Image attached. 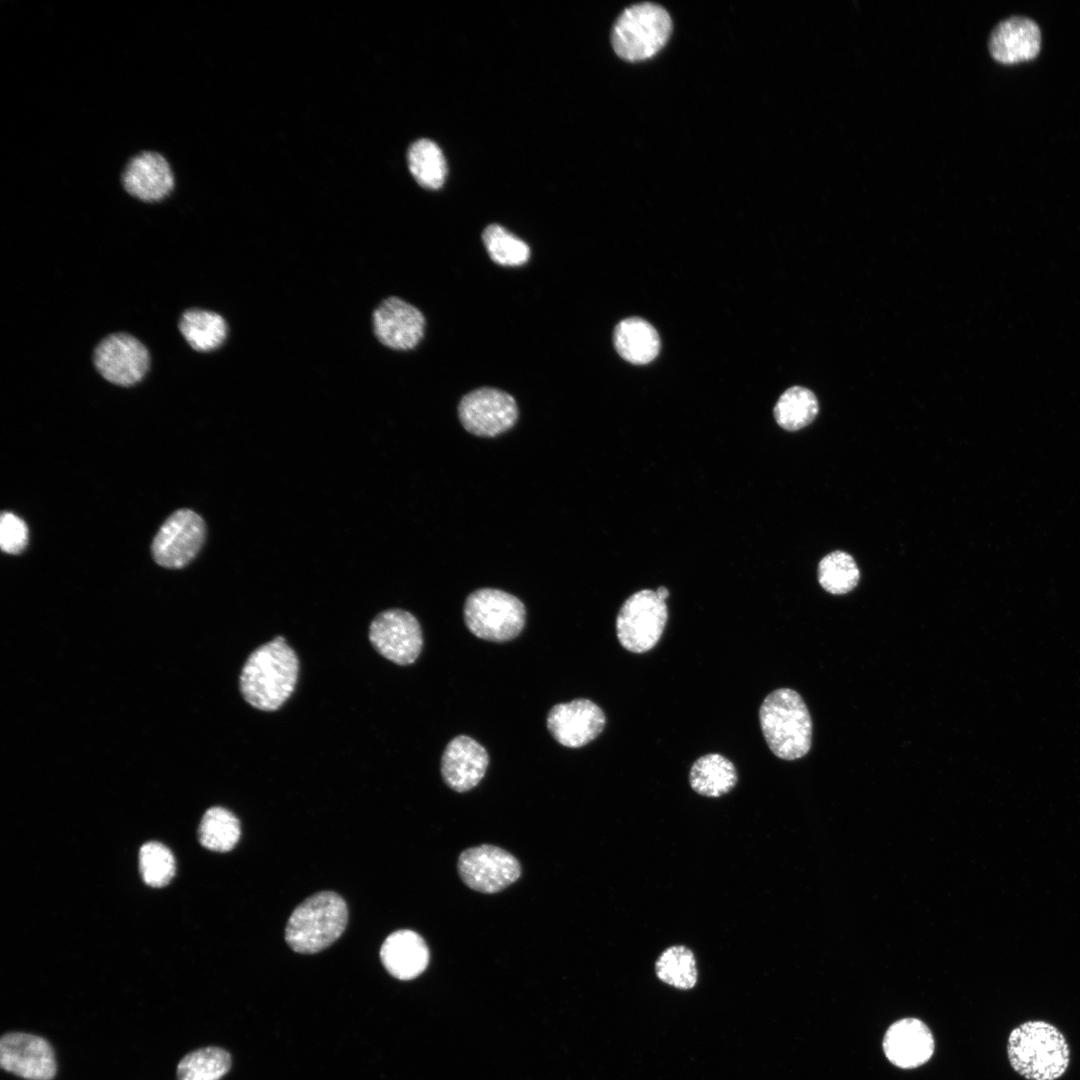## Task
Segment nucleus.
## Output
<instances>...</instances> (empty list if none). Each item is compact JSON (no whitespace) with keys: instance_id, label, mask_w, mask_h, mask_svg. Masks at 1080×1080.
Returning a JSON list of instances; mask_svg holds the SVG:
<instances>
[{"instance_id":"nucleus-8","label":"nucleus","mask_w":1080,"mask_h":1080,"mask_svg":"<svg viewBox=\"0 0 1080 1080\" xmlns=\"http://www.w3.org/2000/svg\"><path fill=\"white\" fill-rule=\"evenodd\" d=\"M120 184L131 199L145 205H158L172 197L177 178L169 159L155 150L132 155L120 174Z\"/></svg>"},{"instance_id":"nucleus-6","label":"nucleus","mask_w":1080,"mask_h":1080,"mask_svg":"<svg viewBox=\"0 0 1080 1080\" xmlns=\"http://www.w3.org/2000/svg\"><path fill=\"white\" fill-rule=\"evenodd\" d=\"M464 621L478 638L493 642L514 639L526 621L524 604L514 595L493 588L472 592L464 604Z\"/></svg>"},{"instance_id":"nucleus-22","label":"nucleus","mask_w":1080,"mask_h":1080,"mask_svg":"<svg viewBox=\"0 0 1080 1080\" xmlns=\"http://www.w3.org/2000/svg\"><path fill=\"white\" fill-rule=\"evenodd\" d=\"M178 327L189 346L198 352H211L220 348L227 339L229 330L221 314L201 308L186 310Z\"/></svg>"},{"instance_id":"nucleus-3","label":"nucleus","mask_w":1080,"mask_h":1080,"mask_svg":"<svg viewBox=\"0 0 1080 1080\" xmlns=\"http://www.w3.org/2000/svg\"><path fill=\"white\" fill-rule=\"evenodd\" d=\"M761 730L770 750L784 760L805 756L812 743V721L802 697L790 688L772 691L759 709Z\"/></svg>"},{"instance_id":"nucleus-29","label":"nucleus","mask_w":1080,"mask_h":1080,"mask_svg":"<svg viewBox=\"0 0 1080 1080\" xmlns=\"http://www.w3.org/2000/svg\"><path fill=\"white\" fill-rule=\"evenodd\" d=\"M860 572L853 557L844 551L827 554L818 565V581L829 593L839 595L853 590Z\"/></svg>"},{"instance_id":"nucleus-19","label":"nucleus","mask_w":1080,"mask_h":1080,"mask_svg":"<svg viewBox=\"0 0 1080 1080\" xmlns=\"http://www.w3.org/2000/svg\"><path fill=\"white\" fill-rule=\"evenodd\" d=\"M883 1051L895 1066L912 1069L931 1058L934 1039L930 1029L921 1020L904 1018L893 1023L886 1031Z\"/></svg>"},{"instance_id":"nucleus-15","label":"nucleus","mask_w":1080,"mask_h":1080,"mask_svg":"<svg viewBox=\"0 0 1080 1080\" xmlns=\"http://www.w3.org/2000/svg\"><path fill=\"white\" fill-rule=\"evenodd\" d=\"M0 1065L27 1080H52L57 1069L51 1045L39 1036L21 1032L1 1037Z\"/></svg>"},{"instance_id":"nucleus-24","label":"nucleus","mask_w":1080,"mask_h":1080,"mask_svg":"<svg viewBox=\"0 0 1080 1080\" xmlns=\"http://www.w3.org/2000/svg\"><path fill=\"white\" fill-rule=\"evenodd\" d=\"M408 166L418 184L439 189L445 182L447 164L439 146L429 139H419L408 149Z\"/></svg>"},{"instance_id":"nucleus-31","label":"nucleus","mask_w":1080,"mask_h":1080,"mask_svg":"<svg viewBox=\"0 0 1080 1080\" xmlns=\"http://www.w3.org/2000/svg\"><path fill=\"white\" fill-rule=\"evenodd\" d=\"M139 869L147 885L163 887L175 875V859L171 851L163 844L147 842L139 852Z\"/></svg>"},{"instance_id":"nucleus-9","label":"nucleus","mask_w":1080,"mask_h":1080,"mask_svg":"<svg viewBox=\"0 0 1080 1080\" xmlns=\"http://www.w3.org/2000/svg\"><path fill=\"white\" fill-rule=\"evenodd\" d=\"M206 537V525L190 509L172 513L156 533L151 550L155 562L165 568H182L200 551Z\"/></svg>"},{"instance_id":"nucleus-17","label":"nucleus","mask_w":1080,"mask_h":1080,"mask_svg":"<svg viewBox=\"0 0 1080 1080\" xmlns=\"http://www.w3.org/2000/svg\"><path fill=\"white\" fill-rule=\"evenodd\" d=\"M489 764L485 748L466 735L453 738L441 759L444 782L456 792L474 788L483 778Z\"/></svg>"},{"instance_id":"nucleus-12","label":"nucleus","mask_w":1080,"mask_h":1080,"mask_svg":"<svg viewBox=\"0 0 1080 1080\" xmlns=\"http://www.w3.org/2000/svg\"><path fill=\"white\" fill-rule=\"evenodd\" d=\"M369 640L380 655L399 665L412 664L423 646L418 620L401 609L378 614L370 624Z\"/></svg>"},{"instance_id":"nucleus-25","label":"nucleus","mask_w":1080,"mask_h":1080,"mask_svg":"<svg viewBox=\"0 0 1080 1080\" xmlns=\"http://www.w3.org/2000/svg\"><path fill=\"white\" fill-rule=\"evenodd\" d=\"M198 834L199 842L205 848L221 853L228 852L240 838V822L228 809L211 807L201 819Z\"/></svg>"},{"instance_id":"nucleus-18","label":"nucleus","mask_w":1080,"mask_h":1080,"mask_svg":"<svg viewBox=\"0 0 1080 1080\" xmlns=\"http://www.w3.org/2000/svg\"><path fill=\"white\" fill-rule=\"evenodd\" d=\"M1040 46V28L1026 16H1011L1000 21L988 41L991 56L1003 64L1031 60L1039 53Z\"/></svg>"},{"instance_id":"nucleus-14","label":"nucleus","mask_w":1080,"mask_h":1080,"mask_svg":"<svg viewBox=\"0 0 1080 1080\" xmlns=\"http://www.w3.org/2000/svg\"><path fill=\"white\" fill-rule=\"evenodd\" d=\"M96 369L107 381L120 386L140 382L147 373L150 356L136 337L114 333L105 337L94 352Z\"/></svg>"},{"instance_id":"nucleus-21","label":"nucleus","mask_w":1080,"mask_h":1080,"mask_svg":"<svg viewBox=\"0 0 1080 1080\" xmlns=\"http://www.w3.org/2000/svg\"><path fill=\"white\" fill-rule=\"evenodd\" d=\"M613 340L618 354L636 365L651 362L660 350V338L656 329L638 317L620 321L615 327Z\"/></svg>"},{"instance_id":"nucleus-10","label":"nucleus","mask_w":1080,"mask_h":1080,"mask_svg":"<svg viewBox=\"0 0 1080 1080\" xmlns=\"http://www.w3.org/2000/svg\"><path fill=\"white\" fill-rule=\"evenodd\" d=\"M462 881L481 893H497L521 874L519 861L506 850L493 845H480L464 850L458 859Z\"/></svg>"},{"instance_id":"nucleus-30","label":"nucleus","mask_w":1080,"mask_h":1080,"mask_svg":"<svg viewBox=\"0 0 1080 1080\" xmlns=\"http://www.w3.org/2000/svg\"><path fill=\"white\" fill-rule=\"evenodd\" d=\"M482 240L490 258L499 265L520 266L529 260V246L498 224L487 226Z\"/></svg>"},{"instance_id":"nucleus-13","label":"nucleus","mask_w":1080,"mask_h":1080,"mask_svg":"<svg viewBox=\"0 0 1080 1080\" xmlns=\"http://www.w3.org/2000/svg\"><path fill=\"white\" fill-rule=\"evenodd\" d=\"M371 326L379 344L391 350L407 351L422 340L425 317L416 306L391 295L383 298L372 311Z\"/></svg>"},{"instance_id":"nucleus-2","label":"nucleus","mask_w":1080,"mask_h":1080,"mask_svg":"<svg viewBox=\"0 0 1080 1080\" xmlns=\"http://www.w3.org/2000/svg\"><path fill=\"white\" fill-rule=\"evenodd\" d=\"M1011 1067L1027 1080H1057L1070 1063V1049L1062 1032L1042 1020L1026 1021L1008 1037Z\"/></svg>"},{"instance_id":"nucleus-5","label":"nucleus","mask_w":1080,"mask_h":1080,"mask_svg":"<svg viewBox=\"0 0 1080 1080\" xmlns=\"http://www.w3.org/2000/svg\"><path fill=\"white\" fill-rule=\"evenodd\" d=\"M671 30L668 12L657 4L644 2L626 8L619 15L612 29L611 42L622 59L642 61L660 51Z\"/></svg>"},{"instance_id":"nucleus-32","label":"nucleus","mask_w":1080,"mask_h":1080,"mask_svg":"<svg viewBox=\"0 0 1080 1080\" xmlns=\"http://www.w3.org/2000/svg\"><path fill=\"white\" fill-rule=\"evenodd\" d=\"M28 543V527L17 515L3 512L0 517V546L8 554L21 553Z\"/></svg>"},{"instance_id":"nucleus-28","label":"nucleus","mask_w":1080,"mask_h":1080,"mask_svg":"<svg viewBox=\"0 0 1080 1080\" xmlns=\"http://www.w3.org/2000/svg\"><path fill=\"white\" fill-rule=\"evenodd\" d=\"M231 1067L230 1054L219 1047H205L186 1054L178 1063L177 1080H219Z\"/></svg>"},{"instance_id":"nucleus-16","label":"nucleus","mask_w":1080,"mask_h":1080,"mask_svg":"<svg viewBox=\"0 0 1080 1080\" xmlns=\"http://www.w3.org/2000/svg\"><path fill=\"white\" fill-rule=\"evenodd\" d=\"M605 723L602 709L583 698L557 704L547 716V728L553 738L569 748H579L594 740Z\"/></svg>"},{"instance_id":"nucleus-20","label":"nucleus","mask_w":1080,"mask_h":1080,"mask_svg":"<svg viewBox=\"0 0 1080 1080\" xmlns=\"http://www.w3.org/2000/svg\"><path fill=\"white\" fill-rule=\"evenodd\" d=\"M380 958L392 976L400 980H411L426 969L429 950L419 934L403 929L386 938L380 949Z\"/></svg>"},{"instance_id":"nucleus-27","label":"nucleus","mask_w":1080,"mask_h":1080,"mask_svg":"<svg viewBox=\"0 0 1080 1080\" xmlns=\"http://www.w3.org/2000/svg\"><path fill=\"white\" fill-rule=\"evenodd\" d=\"M655 973L659 980L676 989H692L698 979L694 953L684 945L666 948L655 962Z\"/></svg>"},{"instance_id":"nucleus-11","label":"nucleus","mask_w":1080,"mask_h":1080,"mask_svg":"<svg viewBox=\"0 0 1080 1080\" xmlns=\"http://www.w3.org/2000/svg\"><path fill=\"white\" fill-rule=\"evenodd\" d=\"M458 415L462 426L471 434L495 437L513 427L518 418V408L508 393L483 387L461 399Z\"/></svg>"},{"instance_id":"nucleus-23","label":"nucleus","mask_w":1080,"mask_h":1080,"mask_svg":"<svg viewBox=\"0 0 1080 1080\" xmlns=\"http://www.w3.org/2000/svg\"><path fill=\"white\" fill-rule=\"evenodd\" d=\"M738 780L734 764L718 753L698 758L689 773L691 788L705 797L717 798L730 792Z\"/></svg>"},{"instance_id":"nucleus-33","label":"nucleus","mask_w":1080,"mask_h":1080,"mask_svg":"<svg viewBox=\"0 0 1080 1080\" xmlns=\"http://www.w3.org/2000/svg\"><path fill=\"white\" fill-rule=\"evenodd\" d=\"M656 594L658 595V597H659L660 599H662V600H664V601H665V600H666V599L668 598V596H669V591H668V589H667L666 587H664V586H660V587H659V588H658V589L656 590Z\"/></svg>"},{"instance_id":"nucleus-1","label":"nucleus","mask_w":1080,"mask_h":1080,"mask_svg":"<svg viewBox=\"0 0 1080 1080\" xmlns=\"http://www.w3.org/2000/svg\"><path fill=\"white\" fill-rule=\"evenodd\" d=\"M299 672L295 651L282 636L256 648L240 674V691L245 701L262 711L279 709L293 693Z\"/></svg>"},{"instance_id":"nucleus-7","label":"nucleus","mask_w":1080,"mask_h":1080,"mask_svg":"<svg viewBox=\"0 0 1080 1080\" xmlns=\"http://www.w3.org/2000/svg\"><path fill=\"white\" fill-rule=\"evenodd\" d=\"M667 618V605L656 591H637L626 599L617 615L618 640L630 652H647L659 641Z\"/></svg>"},{"instance_id":"nucleus-4","label":"nucleus","mask_w":1080,"mask_h":1080,"mask_svg":"<svg viewBox=\"0 0 1080 1080\" xmlns=\"http://www.w3.org/2000/svg\"><path fill=\"white\" fill-rule=\"evenodd\" d=\"M347 921L344 899L335 892L321 891L294 909L286 925L285 940L298 953H317L341 936Z\"/></svg>"},{"instance_id":"nucleus-26","label":"nucleus","mask_w":1080,"mask_h":1080,"mask_svg":"<svg viewBox=\"0 0 1080 1080\" xmlns=\"http://www.w3.org/2000/svg\"><path fill=\"white\" fill-rule=\"evenodd\" d=\"M818 401L812 391L801 386L787 389L774 407V417L780 427L796 431L809 425L818 414Z\"/></svg>"}]
</instances>
